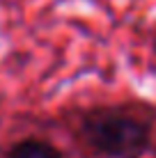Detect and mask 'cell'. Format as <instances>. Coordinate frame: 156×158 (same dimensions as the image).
I'll list each match as a JSON object with an SVG mask.
<instances>
[{
	"instance_id": "obj_1",
	"label": "cell",
	"mask_w": 156,
	"mask_h": 158,
	"mask_svg": "<svg viewBox=\"0 0 156 158\" xmlns=\"http://www.w3.org/2000/svg\"><path fill=\"white\" fill-rule=\"evenodd\" d=\"M80 133L106 158H138L149 149L152 126L120 108H92L80 122Z\"/></svg>"
},
{
	"instance_id": "obj_2",
	"label": "cell",
	"mask_w": 156,
	"mask_h": 158,
	"mask_svg": "<svg viewBox=\"0 0 156 158\" xmlns=\"http://www.w3.org/2000/svg\"><path fill=\"white\" fill-rule=\"evenodd\" d=\"M7 158H62V156L55 147L48 144V142H41V140H23V142H19L16 147H12Z\"/></svg>"
},
{
	"instance_id": "obj_3",
	"label": "cell",
	"mask_w": 156,
	"mask_h": 158,
	"mask_svg": "<svg viewBox=\"0 0 156 158\" xmlns=\"http://www.w3.org/2000/svg\"><path fill=\"white\" fill-rule=\"evenodd\" d=\"M154 51H156V44H154Z\"/></svg>"
}]
</instances>
